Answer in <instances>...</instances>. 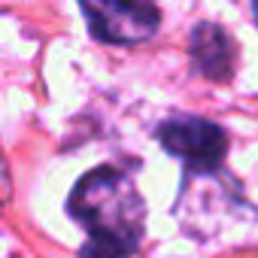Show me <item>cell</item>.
Returning a JSON list of instances; mask_svg holds the SVG:
<instances>
[{
	"mask_svg": "<svg viewBox=\"0 0 258 258\" xmlns=\"http://www.w3.org/2000/svg\"><path fill=\"white\" fill-rule=\"evenodd\" d=\"M67 213L85 231L79 258H131L146 234V201L131 176L109 164L73 185Z\"/></svg>",
	"mask_w": 258,
	"mask_h": 258,
	"instance_id": "1",
	"label": "cell"
},
{
	"mask_svg": "<svg viewBox=\"0 0 258 258\" xmlns=\"http://www.w3.org/2000/svg\"><path fill=\"white\" fill-rule=\"evenodd\" d=\"M252 10H255V19H258V0H252Z\"/></svg>",
	"mask_w": 258,
	"mask_h": 258,
	"instance_id": "5",
	"label": "cell"
},
{
	"mask_svg": "<svg viewBox=\"0 0 258 258\" xmlns=\"http://www.w3.org/2000/svg\"><path fill=\"white\" fill-rule=\"evenodd\" d=\"M188 52H191L195 70L204 79L228 82L234 76L237 46H234L231 34L222 25H216V22H198L191 28V37H188Z\"/></svg>",
	"mask_w": 258,
	"mask_h": 258,
	"instance_id": "4",
	"label": "cell"
},
{
	"mask_svg": "<svg viewBox=\"0 0 258 258\" xmlns=\"http://www.w3.org/2000/svg\"><path fill=\"white\" fill-rule=\"evenodd\" d=\"M158 143L164 152L179 158L191 173L219 170L228 152V134L210 118L201 115H170L158 124Z\"/></svg>",
	"mask_w": 258,
	"mask_h": 258,
	"instance_id": "3",
	"label": "cell"
},
{
	"mask_svg": "<svg viewBox=\"0 0 258 258\" xmlns=\"http://www.w3.org/2000/svg\"><path fill=\"white\" fill-rule=\"evenodd\" d=\"M94 40L112 46H137L158 34L161 13L152 0H79Z\"/></svg>",
	"mask_w": 258,
	"mask_h": 258,
	"instance_id": "2",
	"label": "cell"
}]
</instances>
